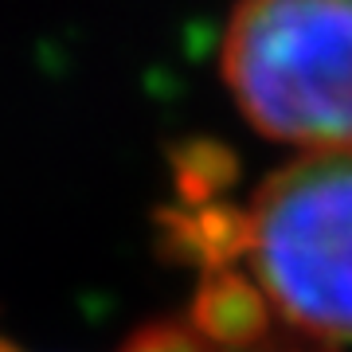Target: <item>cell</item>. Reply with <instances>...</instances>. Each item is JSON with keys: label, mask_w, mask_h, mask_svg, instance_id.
Listing matches in <instances>:
<instances>
[{"label": "cell", "mask_w": 352, "mask_h": 352, "mask_svg": "<svg viewBox=\"0 0 352 352\" xmlns=\"http://www.w3.org/2000/svg\"><path fill=\"white\" fill-rule=\"evenodd\" d=\"M223 75L266 138L352 149V0H239Z\"/></svg>", "instance_id": "cell-1"}, {"label": "cell", "mask_w": 352, "mask_h": 352, "mask_svg": "<svg viewBox=\"0 0 352 352\" xmlns=\"http://www.w3.org/2000/svg\"><path fill=\"white\" fill-rule=\"evenodd\" d=\"M251 258L266 298L314 340L352 337V149H321L266 180Z\"/></svg>", "instance_id": "cell-2"}, {"label": "cell", "mask_w": 352, "mask_h": 352, "mask_svg": "<svg viewBox=\"0 0 352 352\" xmlns=\"http://www.w3.org/2000/svg\"><path fill=\"white\" fill-rule=\"evenodd\" d=\"M278 309L251 278L235 270L204 274L188 309V329L212 352H258L274 337Z\"/></svg>", "instance_id": "cell-3"}, {"label": "cell", "mask_w": 352, "mask_h": 352, "mask_svg": "<svg viewBox=\"0 0 352 352\" xmlns=\"http://www.w3.org/2000/svg\"><path fill=\"white\" fill-rule=\"evenodd\" d=\"M161 235L164 251L180 263L204 266V274L231 270V263L251 254V219L243 208L223 200L184 204V208L161 212Z\"/></svg>", "instance_id": "cell-4"}, {"label": "cell", "mask_w": 352, "mask_h": 352, "mask_svg": "<svg viewBox=\"0 0 352 352\" xmlns=\"http://www.w3.org/2000/svg\"><path fill=\"white\" fill-rule=\"evenodd\" d=\"M231 176H235V161L212 141H196L176 153V188H180L184 204L219 200Z\"/></svg>", "instance_id": "cell-5"}, {"label": "cell", "mask_w": 352, "mask_h": 352, "mask_svg": "<svg viewBox=\"0 0 352 352\" xmlns=\"http://www.w3.org/2000/svg\"><path fill=\"white\" fill-rule=\"evenodd\" d=\"M122 352H212V349H208L188 325L161 321V325L138 329V333L122 344Z\"/></svg>", "instance_id": "cell-6"}, {"label": "cell", "mask_w": 352, "mask_h": 352, "mask_svg": "<svg viewBox=\"0 0 352 352\" xmlns=\"http://www.w3.org/2000/svg\"><path fill=\"white\" fill-rule=\"evenodd\" d=\"M0 352H20L16 344H8V340H0Z\"/></svg>", "instance_id": "cell-7"}]
</instances>
